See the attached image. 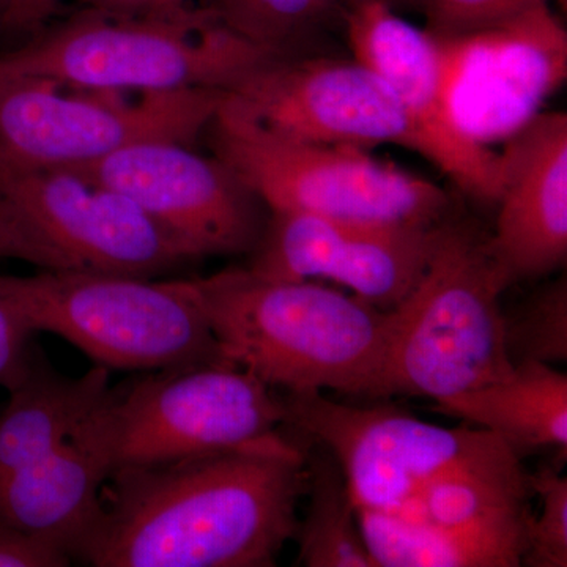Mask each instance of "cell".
<instances>
[{
	"mask_svg": "<svg viewBox=\"0 0 567 567\" xmlns=\"http://www.w3.org/2000/svg\"><path fill=\"white\" fill-rule=\"evenodd\" d=\"M303 447L286 434L244 450L123 468L73 551L95 567H270L295 539Z\"/></svg>",
	"mask_w": 567,
	"mask_h": 567,
	"instance_id": "obj_1",
	"label": "cell"
},
{
	"mask_svg": "<svg viewBox=\"0 0 567 567\" xmlns=\"http://www.w3.org/2000/svg\"><path fill=\"white\" fill-rule=\"evenodd\" d=\"M224 360L287 394L371 395L394 311L315 281H275L248 268L183 279Z\"/></svg>",
	"mask_w": 567,
	"mask_h": 567,
	"instance_id": "obj_2",
	"label": "cell"
},
{
	"mask_svg": "<svg viewBox=\"0 0 567 567\" xmlns=\"http://www.w3.org/2000/svg\"><path fill=\"white\" fill-rule=\"evenodd\" d=\"M484 235L447 219L424 278L394 308L385 360L369 398H453L513 371L499 298L513 279Z\"/></svg>",
	"mask_w": 567,
	"mask_h": 567,
	"instance_id": "obj_3",
	"label": "cell"
},
{
	"mask_svg": "<svg viewBox=\"0 0 567 567\" xmlns=\"http://www.w3.org/2000/svg\"><path fill=\"white\" fill-rule=\"evenodd\" d=\"M274 54L224 28L208 11L199 20L111 17L80 9L0 54V74L37 78L84 91L227 92Z\"/></svg>",
	"mask_w": 567,
	"mask_h": 567,
	"instance_id": "obj_4",
	"label": "cell"
},
{
	"mask_svg": "<svg viewBox=\"0 0 567 567\" xmlns=\"http://www.w3.org/2000/svg\"><path fill=\"white\" fill-rule=\"evenodd\" d=\"M0 298L33 333L59 336L102 368L151 372L224 360L183 279L40 270L0 275Z\"/></svg>",
	"mask_w": 567,
	"mask_h": 567,
	"instance_id": "obj_5",
	"label": "cell"
},
{
	"mask_svg": "<svg viewBox=\"0 0 567 567\" xmlns=\"http://www.w3.org/2000/svg\"><path fill=\"white\" fill-rule=\"evenodd\" d=\"M216 158L270 212L353 224H436L451 199L435 183L380 162L364 148L276 133L224 102L204 132Z\"/></svg>",
	"mask_w": 567,
	"mask_h": 567,
	"instance_id": "obj_6",
	"label": "cell"
},
{
	"mask_svg": "<svg viewBox=\"0 0 567 567\" xmlns=\"http://www.w3.org/2000/svg\"><path fill=\"white\" fill-rule=\"evenodd\" d=\"M111 472L244 450L284 434L286 395L230 361L159 369L95 410Z\"/></svg>",
	"mask_w": 567,
	"mask_h": 567,
	"instance_id": "obj_7",
	"label": "cell"
},
{
	"mask_svg": "<svg viewBox=\"0 0 567 567\" xmlns=\"http://www.w3.org/2000/svg\"><path fill=\"white\" fill-rule=\"evenodd\" d=\"M287 429L333 454L354 509L390 511L421 488L466 473H522V458L486 429L442 427L393 406H358L319 391L287 394Z\"/></svg>",
	"mask_w": 567,
	"mask_h": 567,
	"instance_id": "obj_8",
	"label": "cell"
},
{
	"mask_svg": "<svg viewBox=\"0 0 567 567\" xmlns=\"http://www.w3.org/2000/svg\"><path fill=\"white\" fill-rule=\"evenodd\" d=\"M71 91L58 82L0 74V166H76L151 141L193 145L226 99L215 89L130 99L123 92Z\"/></svg>",
	"mask_w": 567,
	"mask_h": 567,
	"instance_id": "obj_9",
	"label": "cell"
},
{
	"mask_svg": "<svg viewBox=\"0 0 567 567\" xmlns=\"http://www.w3.org/2000/svg\"><path fill=\"white\" fill-rule=\"evenodd\" d=\"M0 216L58 270L158 279L197 262L128 197L66 167L0 166Z\"/></svg>",
	"mask_w": 567,
	"mask_h": 567,
	"instance_id": "obj_10",
	"label": "cell"
},
{
	"mask_svg": "<svg viewBox=\"0 0 567 567\" xmlns=\"http://www.w3.org/2000/svg\"><path fill=\"white\" fill-rule=\"evenodd\" d=\"M226 102L295 140L369 148L394 144L431 159L413 115L357 59L274 54L235 82Z\"/></svg>",
	"mask_w": 567,
	"mask_h": 567,
	"instance_id": "obj_11",
	"label": "cell"
},
{
	"mask_svg": "<svg viewBox=\"0 0 567 567\" xmlns=\"http://www.w3.org/2000/svg\"><path fill=\"white\" fill-rule=\"evenodd\" d=\"M66 169L128 197L194 260L251 254L270 216L221 159L181 142H141Z\"/></svg>",
	"mask_w": 567,
	"mask_h": 567,
	"instance_id": "obj_12",
	"label": "cell"
},
{
	"mask_svg": "<svg viewBox=\"0 0 567 567\" xmlns=\"http://www.w3.org/2000/svg\"><path fill=\"white\" fill-rule=\"evenodd\" d=\"M432 39L453 121L486 147L532 122L567 78V33L548 6Z\"/></svg>",
	"mask_w": 567,
	"mask_h": 567,
	"instance_id": "obj_13",
	"label": "cell"
},
{
	"mask_svg": "<svg viewBox=\"0 0 567 567\" xmlns=\"http://www.w3.org/2000/svg\"><path fill=\"white\" fill-rule=\"evenodd\" d=\"M450 218L436 224H353L270 212L249 254L248 270L275 281L328 279L377 309L393 311L424 278Z\"/></svg>",
	"mask_w": 567,
	"mask_h": 567,
	"instance_id": "obj_14",
	"label": "cell"
},
{
	"mask_svg": "<svg viewBox=\"0 0 567 567\" xmlns=\"http://www.w3.org/2000/svg\"><path fill=\"white\" fill-rule=\"evenodd\" d=\"M341 22L353 59L379 74L413 115L431 159L462 192L484 203L499 194V153L477 144L453 121L431 33L382 0H344Z\"/></svg>",
	"mask_w": 567,
	"mask_h": 567,
	"instance_id": "obj_15",
	"label": "cell"
},
{
	"mask_svg": "<svg viewBox=\"0 0 567 567\" xmlns=\"http://www.w3.org/2000/svg\"><path fill=\"white\" fill-rule=\"evenodd\" d=\"M498 219L486 246L513 282L551 274L567 257V115L540 112L503 142Z\"/></svg>",
	"mask_w": 567,
	"mask_h": 567,
	"instance_id": "obj_16",
	"label": "cell"
},
{
	"mask_svg": "<svg viewBox=\"0 0 567 567\" xmlns=\"http://www.w3.org/2000/svg\"><path fill=\"white\" fill-rule=\"evenodd\" d=\"M111 475L93 410L61 446L0 484V520L58 544L73 559L102 513Z\"/></svg>",
	"mask_w": 567,
	"mask_h": 567,
	"instance_id": "obj_17",
	"label": "cell"
},
{
	"mask_svg": "<svg viewBox=\"0 0 567 567\" xmlns=\"http://www.w3.org/2000/svg\"><path fill=\"white\" fill-rule=\"evenodd\" d=\"M110 388V369L93 364L73 379L55 371L35 346L0 412V484L61 446Z\"/></svg>",
	"mask_w": 567,
	"mask_h": 567,
	"instance_id": "obj_18",
	"label": "cell"
},
{
	"mask_svg": "<svg viewBox=\"0 0 567 567\" xmlns=\"http://www.w3.org/2000/svg\"><path fill=\"white\" fill-rule=\"evenodd\" d=\"M436 412L498 436L518 458L567 451V375L555 365L520 361L503 379L435 402Z\"/></svg>",
	"mask_w": 567,
	"mask_h": 567,
	"instance_id": "obj_19",
	"label": "cell"
},
{
	"mask_svg": "<svg viewBox=\"0 0 567 567\" xmlns=\"http://www.w3.org/2000/svg\"><path fill=\"white\" fill-rule=\"evenodd\" d=\"M377 567H517L532 511L464 527L406 520L385 511H357Z\"/></svg>",
	"mask_w": 567,
	"mask_h": 567,
	"instance_id": "obj_20",
	"label": "cell"
},
{
	"mask_svg": "<svg viewBox=\"0 0 567 567\" xmlns=\"http://www.w3.org/2000/svg\"><path fill=\"white\" fill-rule=\"evenodd\" d=\"M308 511L298 525L306 567H377L358 524L344 473L333 457L306 456Z\"/></svg>",
	"mask_w": 567,
	"mask_h": 567,
	"instance_id": "obj_21",
	"label": "cell"
},
{
	"mask_svg": "<svg viewBox=\"0 0 567 567\" xmlns=\"http://www.w3.org/2000/svg\"><path fill=\"white\" fill-rule=\"evenodd\" d=\"M338 0H203L224 28L276 52H297L298 47L323 29L341 21Z\"/></svg>",
	"mask_w": 567,
	"mask_h": 567,
	"instance_id": "obj_22",
	"label": "cell"
},
{
	"mask_svg": "<svg viewBox=\"0 0 567 567\" xmlns=\"http://www.w3.org/2000/svg\"><path fill=\"white\" fill-rule=\"evenodd\" d=\"M505 342L509 360L555 365L567 360L566 276L548 282L505 315Z\"/></svg>",
	"mask_w": 567,
	"mask_h": 567,
	"instance_id": "obj_23",
	"label": "cell"
},
{
	"mask_svg": "<svg viewBox=\"0 0 567 567\" xmlns=\"http://www.w3.org/2000/svg\"><path fill=\"white\" fill-rule=\"evenodd\" d=\"M532 494L540 498V513L528 520L527 543L520 566H567V477L543 465L528 475Z\"/></svg>",
	"mask_w": 567,
	"mask_h": 567,
	"instance_id": "obj_24",
	"label": "cell"
},
{
	"mask_svg": "<svg viewBox=\"0 0 567 567\" xmlns=\"http://www.w3.org/2000/svg\"><path fill=\"white\" fill-rule=\"evenodd\" d=\"M543 6H548V0H423L425 31L436 37L462 35Z\"/></svg>",
	"mask_w": 567,
	"mask_h": 567,
	"instance_id": "obj_25",
	"label": "cell"
},
{
	"mask_svg": "<svg viewBox=\"0 0 567 567\" xmlns=\"http://www.w3.org/2000/svg\"><path fill=\"white\" fill-rule=\"evenodd\" d=\"M69 551L51 540L0 520V567H63Z\"/></svg>",
	"mask_w": 567,
	"mask_h": 567,
	"instance_id": "obj_26",
	"label": "cell"
},
{
	"mask_svg": "<svg viewBox=\"0 0 567 567\" xmlns=\"http://www.w3.org/2000/svg\"><path fill=\"white\" fill-rule=\"evenodd\" d=\"M21 316L0 298V386L10 390L28 371L35 342Z\"/></svg>",
	"mask_w": 567,
	"mask_h": 567,
	"instance_id": "obj_27",
	"label": "cell"
},
{
	"mask_svg": "<svg viewBox=\"0 0 567 567\" xmlns=\"http://www.w3.org/2000/svg\"><path fill=\"white\" fill-rule=\"evenodd\" d=\"M203 0H76L80 9L140 20L192 21L208 13Z\"/></svg>",
	"mask_w": 567,
	"mask_h": 567,
	"instance_id": "obj_28",
	"label": "cell"
},
{
	"mask_svg": "<svg viewBox=\"0 0 567 567\" xmlns=\"http://www.w3.org/2000/svg\"><path fill=\"white\" fill-rule=\"evenodd\" d=\"M62 9V0H3L0 33L31 39Z\"/></svg>",
	"mask_w": 567,
	"mask_h": 567,
	"instance_id": "obj_29",
	"label": "cell"
},
{
	"mask_svg": "<svg viewBox=\"0 0 567 567\" xmlns=\"http://www.w3.org/2000/svg\"><path fill=\"white\" fill-rule=\"evenodd\" d=\"M0 259L24 260L40 270H58L50 254L3 216H0Z\"/></svg>",
	"mask_w": 567,
	"mask_h": 567,
	"instance_id": "obj_30",
	"label": "cell"
},
{
	"mask_svg": "<svg viewBox=\"0 0 567 567\" xmlns=\"http://www.w3.org/2000/svg\"><path fill=\"white\" fill-rule=\"evenodd\" d=\"M391 9L398 10H423V0H382Z\"/></svg>",
	"mask_w": 567,
	"mask_h": 567,
	"instance_id": "obj_31",
	"label": "cell"
},
{
	"mask_svg": "<svg viewBox=\"0 0 567 567\" xmlns=\"http://www.w3.org/2000/svg\"><path fill=\"white\" fill-rule=\"evenodd\" d=\"M2 10H3V0H0V17H2Z\"/></svg>",
	"mask_w": 567,
	"mask_h": 567,
	"instance_id": "obj_32",
	"label": "cell"
},
{
	"mask_svg": "<svg viewBox=\"0 0 567 567\" xmlns=\"http://www.w3.org/2000/svg\"><path fill=\"white\" fill-rule=\"evenodd\" d=\"M338 2H342V0H338Z\"/></svg>",
	"mask_w": 567,
	"mask_h": 567,
	"instance_id": "obj_33",
	"label": "cell"
}]
</instances>
